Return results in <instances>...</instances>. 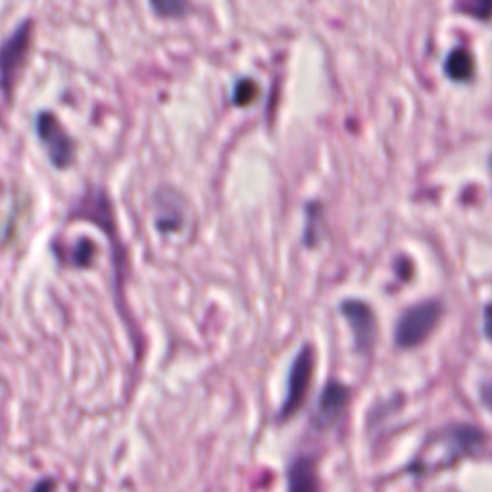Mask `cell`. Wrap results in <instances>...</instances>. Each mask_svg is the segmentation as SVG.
<instances>
[{"mask_svg":"<svg viewBox=\"0 0 492 492\" xmlns=\"http://www.w3.org/2000/svg\"><path fill=\"white\" fill-rule=\"evenodd\" d=\"M348 399H351V392L342 383H335V381L329 383L320 396V404H317V425L327 427L335 423L342 416Z\"/></svg>","mask_w":492,"mask_h":492,"instance_id":"cell-6","label":"cell"},{"mask_svg":"<svg viewBox=\"0 0 492 492\" xmlns=\"http://www.w3.org/2000/svg\"><path fill=\"white\" fill-rule=\"evenodd\" d=\"M156 12H160L162 15H178L181 10H185L183 5L178 3H162V5H152Z\"/></svg>","mask_w":492,"mask_h":492,"instance_id":"cell-11","label":"cell"},{"mask_svg":"<svg viewBox=\"0 0 492 492\" xmlns=\"http://www.w3.org/2000/svg\"><path fill=\"white\" fill-rule=\"evenodd\" d=\"M312 375H314V351L312 346H304L291 366L287 396H285V402L279 414L281 420L291 418L293 414H296V410L304 404L312 383Z\"/></svg>","mask_w":492,"mask_h":492,"instance_id":"cell-2","label":"cell"},{"mask_svg":"<svg viewBox=\"0 0 492 492\" xmlns=\"http://www.w3.org/2000/svg\"><path fill=\"white\" fill-rule=\"evenodd\" d=\"M341 312L354 331L358 351L360 352L371 351L377 339V320L371 306L362 303V300H346L341 306Z\"/></svg>","mask_w":492,"mask_h":492,"instance_id":"cell-4","label":"cell"},{"mask_svg":"<svg viewBox=\"0 0 492 492\" xmlns=\"http://www.w3.org/2000/svg\"><path fill=\"white\" fill-rule=\"evenodd\" d=\"M442 315V304L439 300H425L416 306H410L396 325L394 339L402 348H414L427 341L437 327Z\"/></svg>","mask_w":492,"mask_h":492,"instance_id":"cell-1","label":"cell"},{"mask_svg":"<svg viewBox=\"0 0 492 492\" xmlns=\"http://www.w3.org/2000/svg\"><path fill=\"white\" fill-rule=\"evenodd\" d=\"M458 10H462L469 14L471 18H479V20H490L492 18V3H464L458 5Z\"/></svg>","mask_w":492,"mask_h":492,"instance_id":"cell-10","label":"cell"},{"mask_svg":"<svg viewBox=\"0 0 492 492\" xmlns=\"http://www.w3.org/2000/svg\"><path fill=\"white\" fill-rule=\"evenodd\" d=\"M31 492H56V483L53 479L39 481Z\"/></svg>","mask_w":492,"mask_h":492,"instance_id":"cell-12","label":"cell"},{"mask_svg":"<svg viewBox=\"0 0 492 492\" xmlns=\"http://www.w3.org/2000/svg\"><path fill=\"white\" fill-rule=\"evenodd\" d=\"M289 492H320L315 462L312 458H296L287 471Z\"/></svg>","mask_w":492,"mask_h":492,"instance_id":"cell-7","label":"cell"},{"mask_svg":"<svg viewBox=\"0 0 492 492\" xmlns=\"http://www.w3.org/2000/svg\"><path fill=\"white\" fill-rule=\"evenodd\" d=\"M444 72L449 73L452 82H469L475 73V62L471 53L466 49H454L449 54L447 63H444Z\"/></svg>","mask_w":492,"mask_h":492,"instance_id":"cell-8","label":"cell"},{"mask_svg":"<svg viewBox=\"0 0 492 492\" xmlns=\"http://www.w3.org/2000/svg\"><path fill=\"white\" fill-rule=\"evenodd\" d=\"M29 39L31 25L24 24L15 29V34L3 44V49H0V85H3V89L8 92L15 82V75H18L22 68Z\"/></svg>","mask_w":492,"mask_h":492,"instance_id":"cell-3","label":"cell"},{"mask_svg":"<svg viewBox=\"0 0 492 492\" xmlns=\"http://www.w3.org/2000/svg\"><path fill=\"white\" fill-rule=\"evenodd\" d=\"M256 91H258L256 83L250 82V79H243V82H239L235 87V99L233 101L236 104H241V106L250 104L254 99H256Z\"/></svg>","mask_w":492,"mask_h":492,"instance_id":"cell-9","label":"cell"},{"mask_svg":"<svg viewBox=\"0 0 492 492\" xmlns=\"http://www.w3.org/2000/svg\"><path fill=\"white\" fill-rule=\"evenodd\" d=\"M37 131L44 142V147L49 149L53 162L58 168H66L72 162L73 147L68 133L62 130L58 120L51 114H41V118L37 120Z\"/></svg>","mask_w":492,"mask_h":492,"instance_id":"cell-5","label":"cell"}]
</instances>
